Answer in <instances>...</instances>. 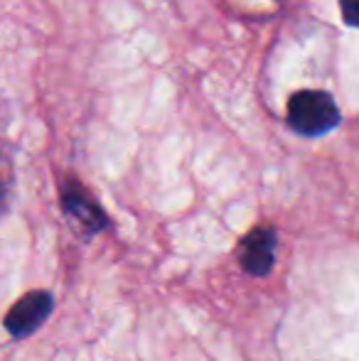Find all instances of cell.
I'll list each match as a JSON object with an SVG mask.
<instances>
[{
	"mask_svg": "<svg viewBox=\"0 0 359 361\" xmlns=\"http://www.w3.org/2000/svg\"><path fill=\"white\" fill-rule=\"evenodd\" d=\"M288 123L300 135H325L340 123V109L325 91H298L288 101Z\"/></svg>",
	"mask_w": 359,
	"mask_h": 361,
	"instance_id": "1",
	"label": "cell"
},
{
	"mask_svg": "<svg viewBox=\"0 0 359 361\" xmlns=\"http://www.w3.org/2000/svg\"><path fill=\"white\" fill-rule=\"evenodd\" d=\"M49 312H52V295L35 290L10 307V312L5 314V327L13 337H28L37 327H42Z\"/></svg>",
	"mask_w": 359,
	"mask_h": 361,
	"instance_id": "2",
	"label": "cell"
},
{
	"mask_svg": "<svg viewBox=\"0 0 359 361\" xmlns=\"http://www.w3.org/2000/svg\"><path fill=\"white\" fill-rule=\"evenodd\" d=\"M276 233L269 226H256L249 236H244L239 246L241 266L251 276H266L276 258Z\"/></svg>",
	"mask_w": 359,
	"mask_h": 361,
	"instance_id": "3",
	"label": "cell"
},
{
	"mask_svg": "<svg viewBox=\"0 0 359 361\" xmlns=\"http://www.w3.org/2000/svg\"><path fill=\"white\" fill-rule=\"evenodd\" d=\"M62 202H64L67 214H72L84 228H89V231H99V228L106 224L104 212H101L99 204L84 192V187L67 185L62 192Z\"/></svg>",
	"mask_w": 359,
	"mask_h": 361,
	"instance_id": "4",
	"label": "cell"
},
{
	"mask_svg": "<svg viewBox=\"0 0 359 361\" xmlns=\"http://www.w3.org/2000/svg\"><path fill=\"white\" fill-rule=\"evenodd\" d=\"M342 20L352 27H359V0H340Z\"/></svg>",
	"mask_w": 359,
	"mask_h": 361,
	"instance_id": "5",
	"label": "cell"
},
{
	"mask_svg": "<svg viewBox=\"0 0 359 361\" xmlns=\"http://www.w3.org/2000/svg\"><path fill=\"white\" fill-rule=\"evenodd\" d=\"M3 195H5V190H3V182H0V209H3Z\"/></svg>",
	"mask_w": 359,
	"mask_h": 361,
	"instance_id": "6",
	"label": "cell"
}]
</instances>
